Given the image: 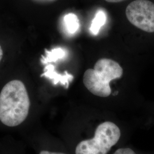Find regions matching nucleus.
Instances as JSON below:
<instances>
[{"label":"nucleus","instance_id":"5","mask_svg":"<svg viewBox=\"0 0 154 154\" xmlns=\"http://www.w3.org/2000/svg\"><path fill=\"white\" fill-rule=\"evenodd\" d=\"M44 73L41 74V77H44L49 79L52 81L54 85L61 84L65 88H68L73 79V75L69 74L67 72H64V74H60L55 72L54 67L52 65H48L46 66L44 70Z\"/></svg>","mask_w":154,"mask_h":154},{"label":"nucleus","instance_id":"4","mask_svg":"<svg viewBox=\"0 0 154 154\" xmlns=\"http://www.w3.org/2000/svg\"><path fill=\"white\" fill-rule=\"evenodd\" d=\"M126 15L134 26L147 33H154V3L135 0L127 6Z\"/></svg>","mask_w":154,"mask_h":154},{"label":"nucleus","instance_id":"1","mask_svg":"<svg viewBox=\"0 0 154 154\" xmlns=\"http://www.w3.org/2000/svg\"><path fill=\"white\" fill-rule=\"evenodd\" d=\"M31 101L25 85L14 79L7 83L0 92V122L5 126L16 127L28 122Z\"/></svg>","mask_w":154,"mask_h":154},{"label":"nucleus","instance_id":"12","mask_svg":"<svg viewBox=\"0 0 154 154\" xmlns=\"http://www.w3.org/2000/svg\"><path fill=\"white\" fill-rule=\"evenodd\" d=\"M106 1L111 3H116V2H120L122 1H123L125 0H105Z\"/></svg>","mask_w":154,"mask_h":154},{"label":"nucleus","instance_id":"6","mask_svg":"<svg viewBox=\"0 0 154 154\" xmlns=\"http://www.w3.org/2000/svg\"><path fill=\"white\" fill-rule=\"evenodd\" d=\"M67 51L61 48H54L50 51L46 50L45 56H42L41 61L43 64H47L50 62H56L63 59L67 56Z\"/></svg>","mask_w":154,"mask_h":154},{"label":"nucleus","instance_id":"11","mask_svg":"<svg viewBox=\"0 0 154 154\" xmlns=\"http://www.w3.org/2000/svg\"><path fill=\"white\" fill-rule=\"evenodd\" d=\"M35 2H39V3H48V2H53L55 0H33Z\"/></svg>","mask_w":154,"mask_h":154},{"label":"nucleus","instance_id":"8","mask_svg":"<svg viewBox=\"0 0 154 154\" xmlns=\"http://www.w3.org/2000/svg\"><path fill=\"white\" fill-rule=\"evenodd\" d=\"M106 21V15L105 12L99 11L97 13L91 24L90 30L94 35H97L102 26Z\"/></svg>","mask_w":154,"mask_h":154},{"label":"nucleus","instance_id":"13","mask_svg":"<svg viewBox=\"0 0 154 154\" xmlns=\"http://www.w3.org/2000/svg\"><path fill=\"white\" fill-rule=\"evenodd\" d=\"M2 57H3V50H2V49L1 46V45H0V62L2 59Z\"/></svg>","mask_w":154,"mask_h":154},{"label":"nucleus","instance_id":"9","mask_svg":"<svg viewBox=\"0 0 154 154\" xmlns=\"http://www.w3.org/2000/svg\"><path fill=\"white\" fill-rule=\"evenodd\" d=\"M38 154H70L65 150L51 148H42L39 151Z\"/></svg>","mask_w":154,"mask_h":154},{"label":"nucleus","instance_id":"2","mask_svg":"<svg viewBox=\"0 0 154 154\" xmlns=\"http://www.w3.org/2000/svg\"><path fill=\"white\" fill-rule=\"evenodd\" d=\"M121 128L116 123L105 121L99 123L93 134L74 143L73 154H108L121 138Z\"/></svg>","mask_w":154,"mask_h":154},{"label":"nucleus","instance_id":"7","mask_svg":"<svg viewBox=\"0 0 154 154\" xmlns=\"http://www.w3.org/2000/svg\"><path fill=\"white\" fill-rule=\"evenodd\" d=\"M63 22L65 29L69 34H75L79 28V19L74 13H70L65 15L63 18Z\"/></svg>","mask_w":154,"mask_h":154},{"label":"nucleus","instance_id":"10","mask_svg":"<svg viewBox=\"0 0 154 154\" xmlns=\"http://www.w3.org/2000/svg\"><path fill=\"white\" fill-rule=\"evenodd\" d=\"M113 154H137L132 149L128 147H123L116 149Z\"/></svg>","mask_w":154,"mask_h":154},{"label":"nucleus","instance_id":"3","mask_svg":"<svg viewBox=\"0 0 154 154\" xmlns=\"http://www.w3.org/2000/svg\"><path fill=\"white\" fill-rule=\"evenodd\" d=\"M123 73V69L117 62L109 58H101L95 63L94 69L85 71L83 83L94 95L107 98L112 93L110 82L120 78Z\"/></svg>","mask_w":154,"mask_h":154}]
</instances>
